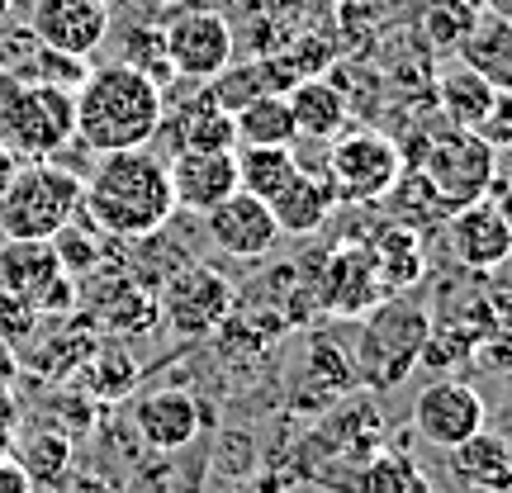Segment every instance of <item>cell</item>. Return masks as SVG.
I'll list each match as a JSON object with an SVG mask.
<instances>
[{
    "label": "cell",
    "instance_id": "7c38bea8",
    "mask_svg": "<svg viewBox=\"0 0 512 493\" xmlns=\"http://www.w3.org/2000/svg\"><path fill=\"white\" fill-rule=\"evenodd\" d=\"M204 233H209V242H214L223 256H233V261H261V256H271L275 242H280L271 204L247 195V190H233L223 204H214V209L204 214Z\"/></svg>",
    "mask_w": 512,
    "mask_h": 493
},
{
    "label": "cell",
    "instance_id": "d590c367",
    "mask_svg": "<svg viewBox=\"0 0 512 493\" xmlns=\"http://www.w3.org/2000/svg\"><path fill=\"white\" fill-rule=\"evenodd\" d=\"M15 427H19V403H15V394H10V384H0V456H10Z\"/></svg>",
    "mask_w": 512,
    "mask_h": 493
},
{
    "label": "cell",
    "instance_id": "60d3db41",
    "mask_svg": "<svg viewBox=\"0 0 512 493\" xmlns=\"http://www.w3.org/2000/svg\"><path fill=\"white\" fill-rule=\"evenodd\" d=\"M10 10H15V0H0V24L10 19Z\"/></svg>",
    "mask_w": 512,
    "mask_h": 493
},
{
    "label": "cell",
    "instance_id": "74e56055",
    "mask_svg": "<svg viewBox=\"0 0 512 493\" xmlns=\"http://www.w3.org/2000/svg\"><path fill=\"white\" fill-rule=\"evenodd\" d=\"M19 166H24V157H19V152H15L10 143H0V200H5V190L15 185Z\"/></svg>",
    "mask_w": 512,
    "mask_h": 493
},
{
    "label": "cell",
    "instance_id": "484cf974",
    "mask_svg": "<svg viewBox=\"0 0 512 493\" xmlns=\"http://www.w3.org/2000/svg\"><path fill=\"white\" fill-rule=\"evenodd\" d=\"M460 62L475 67L498 95H512V24L494 15H479L475 34L460 43Z\"/></svg>",
    "mask_w": 512,
    "mask_h": 493
},
{
    "label": "cell",
    "instance_id": "8fae6325",
    "mask_svg": "<svg viewBox=\"0 0 512 493\" xmlns=\"http://www.w3.org/2000/svg\"><path fill=\"white\" fill-rule=\"evenodd\" d=\"M413 427L437 451H451V446H460V441H470L475 432L489 427V408H484V394L475 384L456 380V375H441V380H432L413 399Z\"/></svg>",
    "mask_w": 512,
    "mask_h": 493
},
{
    "label": "cell",
    "instance_id": "83f0119b",
    "mask_svg": "<svg viewBox=\"0 0 512 493\" xmlns=\"http://www.w3.org/2000/svg\"><path fill=\"white\" fill-rule=\"evenodd\" d=\"M233 128H238V147H294L299 143V128H294V114L285 95H261L252 105L233 110Z\"/></svg>",
    "mask_w": 512,
    "mask_h": 493
},
{
    "label": "cell",
    "instance_id": "52a82bcc",
    "mask_svg": "<svg viewBox=\"0 0 512 493\" xmlns=\"http://www.w3.org/2000/svg\"><path fill=\"white\" fill-rule=\"evenodd\" d=\"M323 176L337 190V204H375L403 176V143L380 128H342L328 143Z\"/></svg>",
    "mask_w": 512,
    "mask_h": 493
},
{
    "label": "cell",
    "instance_id": "d6986e66",
    "mask_svg": "<svg viewBox=\"0 0 512 493\" xmlns=\"http://www.w3.org/2000/svg\"><path fill=\"white\" fill-rule=\"evenodd\" d=\"M271 214H275V228H280V233H290V238H313V233L337 214V190L328 185L323 171L299 166V176L271 200Z\"/></svg>",
    "mask_w": 512,
    "mask_h": 493
},
{
    "label": "cell",
    "instance_id": "7402d4cb",
    "mask_svg": "<svg viewBox=\"0 0 512 493\" xmlns=\"http://www.w3.org/2000/svg\"><path fill=\"white\" fill-rule=\"evenodd\" d=\"M290 114H294V128H299V138H313V143H332L342 128H351V110L342 91L332 86L328 76H304V81H294L290 91Z\"/></svg>",
    "mask_w": 512,
    "mask_h": 493
},
{
    "label": "cell",
    "instance_id": "6da1fadb",
    "mask_svg": "<svg viewBox=\"0 0 512 493\" xmlns=\"http://www.w3.org/2000/svg\"><path fill=\"white\" fill-rule=\"evenodd\" d=\"M81 209L119 242L157 238L176 214L171 171L147 147L110 152V157L95 162L91 181H81Z\"/></svg>",
    "mask_w": 512,
    "mask_h": 493
},
{
    "label": "cell",
    "instance_id": "277c9868",
    "mask_svg": "<svg viewBox=\"0 0 512 493\" xmlns=\"http://www.w3.org/2000/svg\"><path fill=\"white\" fill-rule=\"evenodd\" d=\"M81 209V176L53 162L19 166L15 185L0 200V238L5 242H53Z\"/></svg>",
    "mask_w": 512,
    "mask_h": 493
},
{
    "label": "cell",
    "instance_id": "3957f363",
    "mask_svg": "<svg viewBox=\"0 0 512 493\" xmlns=\"http://www.w3.org/2000/svg\"><path fill=\"white\" fill-rule=\"evenodd\" d=\"M432 342V313L413 299H380L361 323V342L351 356L356 380L370 389H399L413 370L422 366V351Z\"/></svg>",
    "mask_w": 512,
    "mask_h": 493
},
{
    "label": "cell",
    "instance_id": "30bf717a",
    "mask_svg": "<svg viewBox=\"0 0 512 493\" xmlns=\"http://www.w3.org/2000/svg\"><path fill=\"white\" fill-rule=\"evenodd\" d=\"M166 53H171V67H176L181 81L209 86L233 62L238 34H233L228 15H219V10H185V15L166 24Z\"/></svg>",
    "mask_w": 512,
    "mask_h": 493
},
{
    "label": "cell",
    "instance_id": "b9f144b4",
    "mask_svg": "<svg viewBox=\"0 0 512 493\" xmlns=\"http://www.w3.org/2000/svg\"><path fill=\"white\" fill-rule=\"evenodd\" d=\"M138 5H152V0H138Z\"/></svg>",
    "mask_w": 512,
    "mask_h": 493
},
{
    "label": "cell",
    "instance_id": "4fadbf2b",
    "mask_svg": "<svg viewBox=\"0 0 512 493\" xmlns=\"http://www.w3.org/2000/svg\"><path fill=\"white\" fill-rule=\"evenodd\" d=\"M29 34L43 48L91 57L110 38V0H34Z\"/></svg>",
    "mask_w": 512,
    "mask_h": 493
},
{
    "label": "cell",
    "instance_id": "836d02e7",
    "mask_svg": "<svg viewBox=\"0 0 512 493\" xmlns=\"http://www.w3.org/2000/svg\"><path fill=\"white\" fill-rule=\"evenodd\" d=\"M119 62H128L133 72H143L147 81H157V86L176 81L162 24H133V29H124V57H119Z\"/></svg>",
    "mask_w": 512,
    "mask_h": 493
},
{
    "label": "cell",
    "instance_id": "9a60e30c",
    "mask_svg": "<svg viewBox=\"0 0 512 493\" xmlns=\"http://www.w3.org/2000/svg\"><path fill=\"white\" fill-rule=\"evenodd\" d=\"M152 143H162L171 157L176 152H214V147H238V128H233V114L204 86L200 95H190L181 105H166Z\"/></svg>",
    "mask_w": 512,
    "mask_h": 493
},
{
    "label": "cell",
    "instance_id": "8992f818",
    "mask_svg": "<svg viewBox=\"0 0 512 493\" xmlns=\"http://www.w3.org/2000/svg\"><path fill=\"white\" fill-rule=\"evenodd\" d=\"M408 166H418L427 185L441 195V204L456 214L465 204L484 200L494 190V176H498V152L479 133L470 128H437L427 133V143L418 147V157Z\"/></svg>",
    "mask_w": 512,
    "mask_h": 493
},
{
    "label": "cell",
    "instance_id": "cb8c5ba5",
    "mask_svg": "<svg viewBox=\"0 0 512 493\" xmlns=\"http://www.w3.org/2000/svg\"><path fill=\"white\" fill-rule=\"evenodd\" d=\"M290 86H294L290 72L266 53V57H247V62H228V67L209 81V95L233 114V110H242V105L261 100V95H285Z\"/></svg>",
    "mask_w": 512,
    "mask_h": 493
},
{
    "label": "cell",
    "instance_id": "f35d334b",
    "mask_svg": "<svg viewBox=\"0 0 512 493\" xmlns=\"http://www.w3.org/2000/svg\"><path fill=\"white\" fill-rule=\"evenodd\" d=\"M15 366H19V361H15V351H10L5 342H0V384H10V380H15Z\"/></svg>",
    "mask_w": 512,
    "mask_h": 493
},
{
    "label": "cell",
    "instance_id": "ffe728a7",
    "mask_svg": "<svg viewBox=\"0 0 512 493\" xmlns=\"http://www.w3.org/2000/svg\"><path fill=\"white\" fill-rule=\"evenodd\" d=\"M432 95H437L441 119H446L451 128H470V133H479L484 119H489L494 105H498V91L475 72V67H465L460 57H451V62L437 72Z\"/></svg>",
    "mask_w": 512,
    "mask_h": 493
},
{
    "label": "cell",
    "instance_id": "ab89813d",
    "mask_svg": "<svg viewBox=\"0 0 512 493\" xmlns=\"http://www.w3.org/2000/svg\"><path fill=\"white\" fill-rule=\"evenodd\" d=\"M479 5H484V15L508 19V24H512V0H479Z\"/></svg>",
    "mask_w": 512,
    "mask_h": 493
},
{
    "label": "cell",
    "instance_id": "d6a6232c",
    "mask_svg": "<svg viewBox=\"0 0 512 493\" xmlns=\"http://www.w3.org/2000/svg\"><path fill=\"white\" fill-rule=\"evenodd\" d=\"M15 460L19 470L29 475V484H62L67 470H72V437L57 432V427H43L34 437H24Z\"/></svg>",
    "mask_w": 512,
    "mask_h": 493
},
{
    "label": "cell",
    "instance_id": "ac0fdd59",
    "mask_svg": "<svg viewBox=\"0 0 512 493\" xmlns=\"http://www.w3.org/2000/svg\"><path fill=\"white\" fill-rule=\"evenodd\" d=\"M133 427L138 437L152 446V451H185L190 441L200 437V399L185 394V389H157V394H143L133 403Z\"/></svg>",
    "mask_w": 512,
    "mask_h": 493
},
{
    "label": "cell",
    "instance_id": "5bb4252c",
    "mask_svg": "<svg viewBox=\"0 0 512 493\" xmlns=\"http://www.w3.org/2000/svg\"><path fill=\"white\" fill-rule=\"evenodd\" d=\"M171 195L185 214H209L238 190V147H214V152H176L171 162Z\"/></svg>",
    "mask_w": 512,
    "mask_h": 493
},
{
    "label": "cell",
    "instance_id": "1f68e13d",
    "mask_svg": "<svg viewBox=\"0 0 512 493\" xmlns=\"http://www.w3.org/2000/svg\"><path fill=\"white\" fill-rule=\"evenodd\" d=\"M15 81H38V86H57V91H76L86 76H91V62L72 53H57V48H43L29 38V57H19L10 67Z\"/></svg>",
    "mask_w": 512,
    "mask_h": 493
},
{
    "label": "cell",
    "instance_id": "4dcf8cb0",
    "mask_svg": "<svg viewBox=\"0 0 512 493\" xmlns=\"http://www.w3.org/2000/svg\"><path fill=\"white\" fill-rule=\"evenodd\" d=\"M76 389L86 394V399H100V403H114V399H124L128 389H133V380H138V361L128 356L124 347H100L76 366Z\"/></svg>",
    "mask_w": 512,
    "mask_h": 493
},
{
    "label": "cell",
    "instance_id": "e575fe53",
    "mask_svg": "<svg viewBox=\"0 0 512 493\" xmlns=\"http://www.w3.org/2000/svg\"><path fill=\"white\" fill-rule=\"evenodd\" d=\"M38 318H43V313H38L24 294H15V290H5V285H0V342H5V347L10 351L29 347V342L38 337Z\"/></svg>",
    "mask_w": 512,
    "mask_h": 493
},
{
    "label": "cell",
    "instance_id": "603a6c76",
    "mask_svg": "<svg viewBox=\"0 0 512 493\" xmlns=\"http://www.w3.org/2000/svg\"><path fill=\"white\" fill-rule=\"evenodd\" d=\"M370 261H375V275H380V290L384 299H394V294L413 290L422 280V238L413 228H403V223H380L366 242Z\"/></svg>",
    "mask_w": 512,
    "mask_h": 493
},
{
    "label": "cell",
    "instance_id": "2e32d148",
    "mask_svg": "<svg viewBox=\"0 0 512 493\" xmlns=\"http://www.w3.org/2000/svg\"><path fill=\"white\" fill-rule=\"evenodd\" d=\"M318 299L342 318H361L384 299L375 261H370L366 242H342L332 256L318 261Z\"/></svg>",
    "mask_w": 512,
    "mask_h": 493
},
{
    "label": "cell",
    "instance_id": "ba28073f",
    "mask_svg": "<svg viewBox=\"0 0 512 493\" xmlns=\"http://www.w3.org/2000/svg\"><path fill=\"white\" fill-rule=\"evenodd\" d=\"M157 309H162V328L181 342H200L209 332H219L233 309H238V285L214 266L200 261H185L162 280L157 294Z\"/></svg>",
    "mask_w": 512,
    "mask_h": 493
},
{
    "label": "cell",
    "instance_id": "f1b7e54d",
    "mask_svg": "<svg viewBox=\"0 0 512 493\" xmlns=\"http://www.w3.org/2000/svg\"><path fill=\"white\" fill-rule=\"evenodd\" d=\"M299 166L304 162L294 147H238V190L271 204L299 176Z\"/></svg>",
    "mask_w": 512,
    "mask_h": 493
},
{
    "label": "cell",
    "instance_id": "4316f807",
    "mask_svg": "<svg viewBox=\"0 0 512 493\" xmlns=\"http://www.w3.org/2000/svg\"><path fill=\"white\" fill-rule=\"evenodd\" d=\"M418 5V38L437 57H456L460 43L475 34L479 15H484L479 0H418Z\"/></svg>",
    "mask_w": 512,
    "mask_h": 493
},
{
    "label": "cell",
    "instance_id": "8d00e7d4",
    "mask_svg": "<svg viewBox=\"0 0 512 493\" xmlns=\"http://www.w3.org/2000/svg\"><path fill=\"white\" fill-rule=\"evenodd\" d=\"M0 493H34V484L19 470L15 456H0Z\"/></svg>",
    "mask_w": 512,
    "mask_h": 493
},
{
    "label": "cell",
    "instance_id": "9c48e42d",
    "mask_svg": "<svg viewBox=\"0 0 512 493\" xmlns=\"http://www.w3.org/2000/svg\"><path fill=\"white\" fill-rule=\"evenodd\" d=\"M0 285L24 294L38 313H72L81 299V285L57 261L53 242H5L0 247Z\"/></svg>",
    "mask_w": 512,
    "mask_h": 493
},
{
    "label": "cell",
    "instance_id": "7a4b0ae2",
    "mask_svg": "<svg viewBox=\"0 0 512 493\" xmlns=\"http://www.w3.org/2000/svg\"><path fill=\"white\" fill-rule=\"evenodd\" d=\"M72 105L76 143L95 152V157H110V152L152 147L166 95L157 81L133 72L128 62H105V67H91V76L72 91Z\"/></svg>",
    "mask_w": 512,
    "mask_h": 493
},
{
    "label": "cell",
    "instance_id": "e0dca14e",
    "mask_svg": "<svg viewBox=\"0 0 512 493\" xmlns=\"http://www.w3.org/2000/svg\"><path fill=\"white\" fill-rule=\"evenodd\" d=\"M446 233H451L460 266H470V271H498V266L512 261V219L503 214V204H494L489 195L456 209L446 219Z\"/></svg>",
    "mask_w": 512,
    "mask_h": 493
},
{
    "label": "cell",
    "instance_id": "44dd1931",
    "mask_svg": "<svg viewBox=\"0 0 512 493\" xmlns=\"http://www.w3.org/2000/svg\"><path fill=\"white\" fill-rule=\"evenodd\" d=\"M451 475L475 493H512V441L498 432H475L470 441L451 446Z\"/></svg>",
    "mask_w": 512,
    "mask_h": 493
},
{
    "label": "cell",
    "instance_id": "d4e9b609",
    "mask_svg": "<svg viewBox=\"0 0 512 493\" xmlns=\"http://www.w3.org/2000/svg\"><path fill=\"white\" fill-rule=\"evenodd\" d=\"M95 318H100V328L114 332V337H147V332L162 323V309H157V294L143 290L138 280H114L110 290L95 299Z\"/></svg>",
    "mask_w": 512,
    "mask_h": 493
},
{
    "label": "cell",
    "instance_id": "f546056e",
    "mask_svg": "<svg viewBox=\"0 0 512 493\" xmlns=\"http://www.w3.org/2000/svg\"><path fill=\"white\" fill-rule=\"evenodd\" d=\"M351 493H432V479L408 451L380 446L375 456L351 475Z\"/></svg>",
    "mask_w": 512,
    "mask_h": 493
},
{
    "label": "cell",
    "instance_id": "5b68a950",
    "mask_svg": "<svg viewBox=\"0 0 512 493\" xmlns=\"http://www.w3.org/2000/svg\"><path fill=\"white\" fill-rule=\"evenodd\" d=\"M0 143H10L29 162H53V152L76 143L72 91L10 81V91L0 95Z\"/></svg>",
    "mask_w": 512,
    "mask_h": 493
}]
</instances>
